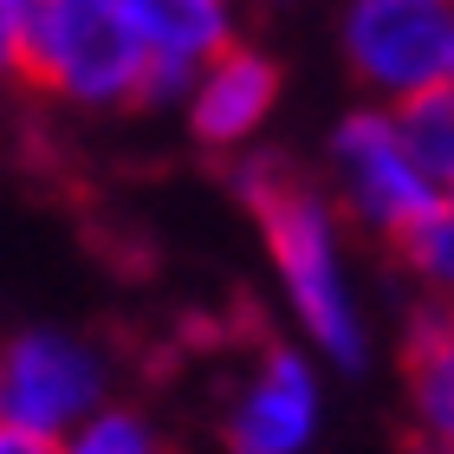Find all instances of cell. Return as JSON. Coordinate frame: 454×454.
Masks as SVG:
<instances>
[{
	"label": "cell",
	"instance_id": "1",
	"mask_svg": "<svg viewBox=\"0 0 454 454\" xmlns=\"http://www.w3.org/2000/svg\"><path fill=\"white\" fill-rule=\"evenodd\" d=\"M234 195L260 221L266 254L279 266L286 305L299 312L305 344L325 364H338L344 377H357L370 364V332H364V312H357V286L344 273L338 208L279 156H240L234 162Z\"/></svg>",
	"mask_w": 454,
	"mask_h": 454
},
{
	"label": "cell",
	"instance_id": "2",
	"mask_svg": "<svg viewBox=\"0 0 454 454\" xmlns=\"http://www.w3.org/2000/svg\"><path fill=\"white\" fill-rule=\"evenodd\" d=\"M20 78L85 111L143 105L150 59L117 0H33L20 39Z\"/></svg>",
	"mask_w": 454,
	"mask_h": 454
},
{
	"label": "cell",
	"instance_id": "3",
	"mask_svg": "<svg viewBox=\"0 0 454 454\" xmlns=\"http://www.w3.org/2000/svg\"><path fill=\"white\" fill-rule=\"evenodd\" d=\"M325 156H332L344 208L357 215V227H370V234H383V240H403L416 221H428L448 201L442 182L428 176L416 162V150L403 143L389 105H364V111L338 117Z\"/></svg>",
	"mask_w": 454,
	"mask_h": 454
},
{
	"label": "cell",
	"instance_id": "4",
	"mask_svg": "<svg viewBox=\"0 0 454 454\" xmlns=\"http://www.w3.org/2000/svg\"><path fill=\"white\" fill-rule=\"evenodd\" d=\"M454 0H350L344 7V66L377 105H403L448 78Z\"/></svg>",
	"mask_w": 454,
	"mask_h": 454
},
{
	"label": "cell",
	"instance_id": "5",
	"mask_svg": "<svg viewBox=\"0 0 454 454\" xmlns=\"http://www.w3.org/2000/svg\"><path fill=\"white\" fill-rule=\"evenodd\" d=\"M111 389L105 350L72 332H20L0 344V422L59 442Z\"/></svg>",
	"mask_w": 454,
	"mask_h": 454
},
{
	"label": "cell",
	"instance_id": "6",
	"mask_svg": "<svg viewBox=\"0 0 454 454\" xmlns=\"http://www.w3.org/2000/svg\"><path fill=\"white\" fill-rule=\"evenodd\" d=\"M318 435V370L293 344H266L227 409V454H305Z\"/></svg>",
	"mask_w": 454,
	"mask_h": 454
},
{
	"label": "cell",
	"instance_id": "7",
	"mask_svg": "<svg viewBox=\"0 0 454 454\" xmlns=\"http://www.w3.org/2000/svg\"><path fill=\"white\" fill-rule=\"evenodd\" d=\"M279 105V66L254 46H221L215 59H201L189 72V91H182V111H189V130L201 150H240L266 130V117Z\"/></svg>",
	"mask_w": 454,
	"mask_h": 454
},
{
	"label": "cell",
	"instance_id": "8",
	"mask_svg": "<svg viewBox=\"0 0 454 454\" xmlns=\"http://www.w3.org/2000/svg\"><path fill=\"white\" fill-rule=\"evenodd\" d=\"M403 383L422 454H454V299H428L403 338Z\"/></svg>",
	"mask_w": 454,
	"mask_h": 454
},
{
	"label": "cell",
	"instance_id": "9",
	"mask_svg": "<svg viewBox=\"0 0 454 454\" xmlns=\"http://www.w3.org/2000/svg\"><path fill=\"white\" fill-rule=\"evenodd\" d=\"M150 66L195 72L201 59L234 46V0H117Z\"/></svg>",
	"mask_w": 454,
	"mask_h": 454
},
{
	"label": "cell",
	"instance_id": "10",
	"mask_svg": "<svg viewBox=\"0 0 454 454\" xmlns=\"http://www.w3.org/2000/svg\"><path fill=\"white\" fill-rule=\"evenodd\" d=\"M389 111H396V130H403L409 150H416V162L448 195L454 189V85H428V91L403 98V105H389Z\"/></svg>",
	"mask_w": 454,
	"mask_h": 454
},
{
	"label": "cell",
	"instance_id": "11",
	"mask_svg": "<svg viewBox=\"0 0 454 454\" xmlns=\"http://www.w3.org/2000/svg\"><path fill=\"white\" fill-rule=\"evenodd\" d=\"M52 454H162V435L143 409L98 403L91 416H78L66 435L52 442Z\"/></svg>",
	"mask_w": 454,
	"mask_h": 454
},
{
	"label": "cell",
	"instance_id": "12",
	"mask_svg": "<svg viewBox=\"0 0 454 454\" xmlns=\"http://www.w3.org/2000/svg\"><path fill=\"white\" fill-rule=\"evenodd\" d=\"M389 247H396V260L428 286V299H454V215H448V201Z\"/></svg>",
	"mask_w": 454,
	"mask_h": 454
},
{
	"label": "cell",
	"instance_id": "13",
	"mask_svg": "<svg viewBox=\"0 0 454 454\" xmlns=\"http://www.w3.org/2000/svg\"><path fill=\"white\" fill-rule=\"evenodd\" d=\"M27 7L33 0H0V85L20 78V39H27Z\"/></svg>",
	"mask_w": 454,
	"mask_h": 454
},
{
	"label": "cell",
	"instance_id": "14",
	"mask_svg": "<svg viewBox=\"0 0 454 454\" xmlns=\"http://www.w3.org/2000/svg\"><path fill=\"white\" fill-rule=\"evenodd\" d=\"M0 454H52L46 435H27V428H7L0 422Z\"/></svg>",
	"mask_w": 454,
	"mask_h": 454
},
{
	"label": "cell",
	"instance_id": "15",
	"mask_svg": "<svg viewBox=\"0 0 454 454\" xmlns=\"http://www.w3.org/2000/svg\"><path fill=\"white\" fill-rule=\"evenodd\" d=\"M442 85H454V52H448V78H442Z\"/></svg>",
	"mask_w": 454,
	"mask_h": 454
},
{
	"label": "cell",
	"instance_id": "16",
	"mask_svg": "<svg viewBox=\"0 0 454 454\" xmlns=\"http://www.w3.org/2000/svg\"><path fill=\"white\" fill-rule=\"evenodd\" d=\"M448 215H454V189H448Z\"/></svg>",
	"mask_w": 454,
	"mask_h": 454
}]
</instances>
